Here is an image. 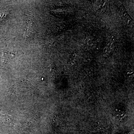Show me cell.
<instances>
[{
  "mask_svg": "<svg viewBox=\"0 0 134 134\" xmlns=\"http://www.w3.org/2000/svg\"><path fill=\"white\" fill-rule=\"evenodd\" d=\"M11 120V117L8 115L0 114V124H7Z\"/></svg>",
  "mask_w": 134,
  "mask_h": 134,
  "instance_id": "cell-1",
  "label": "cell"
},
{
  "mask_svg": "<svg viewBox=\"0 0 134 134\" xmlns=\"http://www.w3.org/2000/svg\"><path fill=\"white\" fill-rule=\"evenodd\" d=\"M2 59L3 62L4 63L7 61L8 59V54L7 53H3V54Z\"/></svg>",
  "mask_w": 134,
  "mask_h": 134,
  "instance_id": "cell-2",
  "label": "cell"
},
{
  "mask_svg": "<svg viewBox=\"0 0 134 134\" xmlns=\"http://www.w3.org/2000/svg\"><path fill=\"white\" fill-rule=\"evenodd\" d=\"M7 13L5 12H3V13H2L0 14V22L3 19H4V18L7 15Z\"/></svg>",
  "mask_w": 134,
  "mask_h": 134,
  "instance_id": "cell-3",
  "label": "cell"
}]
</instances>
